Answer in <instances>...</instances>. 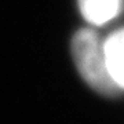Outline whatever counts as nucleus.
<instances>
[{"instance_id": "obj_1", "label": "nucleus", "mask_w": 124, "mask_h": 124, "mask_svg": "<svg viewBox=\"0 0 124 124\" xmlns=\"http://www.w3.org/2000/svg\"><path fill=\"white\" fill-rule=\"evenodd\" d=\"M70 47L77 70L91 88L103 97H117L123 93L109 73L103 43L97 33L81 29L73 36Z\"/></svg>"}, {"instance_id": "obj_2", "label": "nucleus", "mask_w": 124, "mask_h": 124, "mask_svg": "<svg viewBox=\"0 0 124 124\" xmlns=\"http://www.w3.org/2000/svg\"><path fill=\"white\" fill-rule=\"evenodd\" d=\"M103 50L112 79L124 91V29L109 36L103 43Z\"/></svg>"}, {"instance_id": "obj_3", "label": "nucleus", "mask_w": 124, "mask_h": 124, "mask_svg": "<svg viewBox=\"0 0 124 124\" xmlns=\"http://www.w3.org/2000/svg\"><path fill=\"white\" fill-rule=\"evenodd\" d=\"M123 0H79L83 17L94 25H103L117 17Z\"/></svg>"}]
</instances>
